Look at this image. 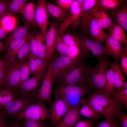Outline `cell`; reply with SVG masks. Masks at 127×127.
I'll return each mask as SVG.
<instances>
[{"mask_svg":"<svg viewBox=\"0 0 127 127\" xmlns=\"http://www.w3.org/2000/svg\"><path fill=\"white\" fill-rule=\"evenodd\" d=\"M104 42L105 47L110 52L111 55L115 60L120 61L122 54L124 52H126L124 47L119 42L106 33Z\"/></svg>","mask_w":127,"mask_h":127,"instance_id":"ffe728a7","label":"cell"},{"mask_svg":"<svg viewBox=\"0 0 127 127\" xmlns=\"http://www.w3.org/2000/svg\"><path fill=\"white\" fill-rule=\"evenodd\" d=\"M81 108L79 112L81 116L94 120H96L102 116L96 111L87 102L86 100L81 99L80 102Z\"/></svg>","mask_w":127,"mask_h":127,"instance_id":"83f0119b","label":"cell"},{"mask_svg":"<svg viewBox=\"0 0 127 127\" xmlns=\"http://www.w3.org/2000/svg\"><path fill=\"white\" fill-rule=\"evenodd\" d=\"M80 107V103L71 107L63 118L54 127H74L81 119L79 112Z\"/></svg>","mask_w":127,"mask_h":127,"instance_id":"2e32d148","label":"cell"},{"mask_svg":"<svg viewBox=\"0 0 127 127\" xmlns=\"http://www.w3.org/2000/svg\"><path fill=\"white\" fill-rule=\"evenodd\" d=\"M77 1L81 7L84 2L85 0H77Z\"/></svg>","mask_w":127,"mask_h":127,"instance_id":"9f6ffc18","label":"cell"},{"mask_svg":"<svg viewBox=\"0 0 127 127\" xmlns=\"http://www.w3.org/2000/svg\"><path fill=\"white\" fill-rule=\"evenodd\" d=\"M82 58L80 57L71 58L67 56H54L50 61L55 81L58 82L63 79L77 66Z\"/></svg>","mask_w":127,"mask_h":127,"instance_id":"8992f818","label":"cell"},{"mask_svg":"<svg viewBox=\"0 0 127 127\" xmlns=\"http://www.w3.org/2000/svg\"><path fill=\"white\" fill-rule=\"evenodd\" d=\"M98 0H85L81 8L79 31L81 35L90 38L88 30V25L93 12V8Z\"/></svg>","mask_w":127,"mask_h":127,"instance_id":"4fadbf2b","label":"cell"},{"mask_svg":"<svg viewBox=\"0 0 127 127\" xmlns=\"http://www.w3.org/2000/svg\"><path fill=\"white\" fill-rule=\"evenodd\" d=\"M116 118L106 119L103 121L97 123L96 127H120L118 122Z\"/></svg>","mask_w":127,"mask_h":127,"instance_id":"f35d334b","label":"cell"},{"mask_svg":"<svg viewBox=\"0 0 127 127\" xmlns=\"http://www.w3.org/2000/svg\"><path fill=\"white\" fill-rule=\"evenodd\" d=\"M35 6L32 3L28 2L25 7L21 14L24 21L31 27L37 28L39 26L35 19Z\"/></svg>","mask_w":127,"mask_h":127,"instance_id":"cb8c5ba5","label":"cell"},{"mask_svg":"<svg viewBox=\"0 0 127 127\" xmlns=\"http://www.w3.org/2000/svg\"><path fill=\"white\" fill-rule=\"evenodd\" d=\"M29 60V63L31 73L35 76L41 72L39 70L33 56L30 55L28 57Z\"/></svg>","mask_w":127,"mask_h":127,"instance_id":"b9f144b4","label":"cell"},{"mask_svg":"<svg viewBox=\"0 0 127 127\" xmlns=\"http://www.w3.org/2000/svg\"><path fill=\"white\" fill-rule=\"evenodd\" d=\"M94 123V120H80L78 121L74 127H93Z\"/></svg>","mask_w":127,"mask_h":127,"instance_id":"bcb514c9","label":"cell"},{"mask_svg":"<svg viewBox=\"0 0 127 127\" xmlns=\"http://www.w3.org/2000/svg\"><path fill=\"white\" fill-rule=\"evenodd\" d=\"M30 34H29L27 39L20 47L17 53L19 62H22L24 60L30 55V51L29 40Z\"/></svg>","mask_w":127,"mask_h":127,"instance_id":"e575fe53","label":"cell"},{"mask_svg":"<svg viewBox=\"0 0 127 127\" xmlns=\"http://www.w3.org/2000/svg\"><path fill=\"white\" fill-rule=\"evenodd\" d=\"M35 36L37 44V57L47 62L48 52L45 37L41 32L37 33Z\"/></svg>","mask_w":127,"mask_h":127,"instance_id":"4dcf8cb0","label":"cell"},{"mask_svg":"<svg viewBox=\"0 0 127 127\" xmlns=\"http://www.w3.org/2000/svg\"><path fill=\"white\" fill-rule=\"evenodd\" d=\"M91 68L80 60L75 67L58 82V86L82 85L88 86Z\"/></svg>","mask_w":127,"mask_h":127,"instance_id":"5b68a950","label":"cell"},{"mask_svg":"<svg viewBox=\"0 0 127 127\" xmlns=\"http://www.w3.org/2000/svg\"><path fill=\"white\" fill-rule=\"evenodd\" d=\"M22 62L15 61L8 64L4 71V78L3 85L9 89H16L20 81V70Z\"/></svg>","mask_w":127,"mask_h":127,"instance_id":"30bf717a","label":"cell"},{"mask_svg":"<svg viewBox=\"0 0 127 127\" xmlns=\"http://www.w3.org/2000/svg\"><path fill=\"white\" fill-rule=\"evenodd\" d=\"M73 0H58L56 3L58 6L67 11H68Z\"/></svg>","mask_w":127,"mask_h":127,"instance_id":"7bdbcfd3","label":"cell"},{"mask_svg":"<svg viewBox=\"0 0 127 127\" xmlns=\"http://www.w3.org/2000/svg\"><path fill=\"white\" fill-rule=\"evenodd\" d=\"M120 68L123 72L127 77V54L124 52L122 55L121 60Z\"/></svg>","mask_w":127,"mask_h":127,"instance_id":"f6af8a7d","label":"cell"},{"mask_svg":"<svg viewBox=\"0 0 127 127\" xmlns=\"http://www.w3.org/2000/svg\"><path fill=\"white\" fill-rule=\"evenodd\" d=\"M46 72L45 70L28 79L19 86L17 89V98H33L39 88L40 84Z\"/></svg>","mask_w":127,"mask_h":127,"instance_id":"9c48e42d","label":"cell"},{"mask_svg":"<svg viewBox=\"0 0 127 127\" xmlns=\"http://www.w3.org/2000/svg\"><path fill=\"white\" fill-rule=\"evenodd\" d=\"M9 125V127H22L17 121H12Z\"/></svg>","mask_w":127,"mask_h":127,"instance_id":"db71d44e","label":"cell"},{"mask_svg":"<svg viewBox=\"0 0 127 127\" xmlns=\"http://www.w3.org/2000/svg\"><path fill=\"white\" fill-rule=\"evenodd\" d=\"M29 34L23 38L12 42L6 49L7 52L3 59L8 64L15 61V59L18 50L28 38Z\"/></svg>","mask_w":127,"mask_h":127,"instance_id":"7402d4cb","label":"cell"},{"mask_svg":"<svg viewBox=\"0 0 127 127\" xmlns=\"http://www.w3.org/2000/svg\"><path fill=\"white\" fill-rule=\"evenodd\" d=\"M122 1L121 0H99L96 4L102 9L111 11L119 8Z\"/></svg>","mask_w":127,"mask_h":127,"instance_id":"d6a6232c","label":"cell"},{"mask_svg":"<svg viewBox=\"0 0 127 127\" xmlns=\"http://www.w3.org/2000/svg\"><path fill=\"white\" fill-rule=\"evenodd\" d=\"M116 118H118L120 127H127V115L120 112Z\"/></svg>","mask_w":127,"mask_h":127,"instance_id":"ee69618b","label":"cell"},{"mask_svg":"<svg viewBox=\"0 0 127 127\" xmlns=\"http://www.w3.org/2000/svg\"><path fill=\"white\" fill-rule=\"evenodd\" d=\"M24 0H6V12L12 15L21 14L28 2Z\"/></svg>","mask_w":127,"mask_h":127,"instance_id":"4316f807","label":"cell"},{"mask_svg":"<svg viewBox=\"0 0 127 127\" xmlns=\"http://www.w3.org/2000/svg\"><path fill=\"white\" fill-rule=\"evenodd\" d=\"M31 27L24 24L15 28L11 33L4 39L5 47L6 49L12 41L20 39L29 34V30Z\"/></svg>","mask_w":127,"mask_h":127,"instance_id":"603a6c76","label":"cell"},{"mask_svg":"<svg viewBox=\"0 0 127 127\" xmlns=\"http://www.w3.org/2000/svg\"><path fill=\"white\" fill-rule=\"evenodd\" d=\"M10 32L4 28L0 26V40L4 39Z\"/></svg>","mask_w":127,"mask_h":127,"instance_id":"f907efd6","label":"cell"},{"mask_svg":"<svg viewBox=\"0 0 127 127\" xmlns=\"http://www.w3.org/2000/svg\"><path fill=\"white\" fill-rule=\"evenodd\" d=\"M76 38L78 46L84 57H91L99 60L111 55L105 46L97 41L86 36L74 33Z\"/></svg>","mask_w":127,"mask_h":127,"instance_id":"3957f363","label":"cell"},{"mask_svg":"<svg viewBox=\"0 0 127 127\" xmlns=\"http://www.w3.org/2000/svg\"><path fill=\"white\" fill-rule=\"evenodd\" d=\"M111 63L108 56L98 60L97 65L91 68L88 86L95 91L103 92L105 83L106 75Z\"/></svg>","mask_w":127,"mask_h":127,"instance_id":"277c9868","label":"cell"},{"mask_svg":"<svg viewBox=\"0 0 127 127\" xmlns=\"http://www.w3.org/2000/svg\"><path fill=\"white\" fill-rule=\"evenodd\" d=\"M20 124L22 127H47L43 121L30 119H25L20 120Z\"/></svg>","mask_w":127,"mask_h":127,"instance_id":"8d00e7d4","label":"cell"},{"mask_svg":"<svg viewBox=\"0 0 127 127\" xmlns=\"http://www.w3.org/2000/svg\"><path fill=\"white\" fill-rule=\"evenodd\" d=\"M61 36L64 41L69 46H78L77 40L74 33L65 32Z\"/></svg>","mask_w":127,"mask_h":127,"instance_id":"74e56055","label":"cell"},{"mask_svg":"<svg viewBox=\"0 0 127 127\" xmlns=\"http://www.w3.org/2000/svg\"><path fill=\"white\" fill-rule=\"evenodd\" d=\"M55 49L57 51L60 55L61 56H67L70 50V46L64 41L61 36L58 33L57 34Z\"/></svg>","mask_w":127,"mask_h":127,"instance_id":"836d02e7","label":"cell"},{"mask_svg":"<svg viewBox=\"0 0 127 127\" xmlns=\"http://www.w3.org/2000/svg\"><path fill=\"white\" fill-rule=\"evenodd\" d=\"M36 102L33 97L17 98L4 106L2 110L5 116L14 117L28 106Z\"/></svg>","mask_w":127,"mask_h":127,"instance_id":"8fae6325","label":"cell"},{"mask_svg":"<svg viewBox=\"0 0 127 127\" xmlns=\"http://www.w3.org/2000/svg\"><path fill=\"white\" fill-rule=\"evenodd\" d=\"M81 8L77 0H73L68 16L57 27V32L59 35L61 36L65 32L72 23L80 24Z\"/></svg>","mask_w":127,"mask_h":127,"instance_id":"7c38bea8","label":"cell"},{"mask_svg":"<svg viewBox=\"0 0 127 127\" xmlns=\"http://www.w3.org/2000/svg\"><path fill=\"white\" fill-rule=\"evenodd\" d=\"M3 112H0V127H9V125L6 121Z\"/></svg>","mask_w":127,"mask_h":127,"instance_id":"681fc988","label":"cell"},{"mask_svg":"<svg viewBox=\"0 0 127 127\" xmlns=\"http://www.w3.org/2000/svg\"><path fill=\"white\" fill-rule=\"evenodd\" d=\"M114 89L113 67L111 64L110 67L106 74L105 85L103 92L105 95L112 99V95L115 91Z\"/></svg>","mask_w":127,"mask_h":127,"instance_id":"f546056e","label":"cell"},{"mask_svg":"<svg viewBox=\"0 0 127 127\" xmlns=\"http://www.w3.org/2000/svg\"><path fill=\"white\" fill-rule=\"evenodd\" d=\"M88 30L91 39L101 44L105 41L106 33L100 26L93 12L90 17Z\"/></svg>","mask_w":127,"mask_h":127,"instance_id":"d6986e66","label":"cell"},{"mask_svg":"<svg viewBox=\"0 0 127 127\" xmlns=\"http://www.w3.org/2000/svg\"><path fill=\"white\" fill-rule=\"evenodd\" d=\"M50 120L52 124H57L63 118L71 108L67 103L61 98L55 96L51 106Z\"/></svg>","mask_w":127,"mask_h":127,"instance_id":"5bb4252c","label":"cell"},{"mask_svg":"<svg viewBox=\"0 0 127 127\" xmlns=\"http://www.w3.org/2000/svg\"><path fill=\"white\" fill-rule=\"evenodd\" d=\"M55 81V76L50 62L44 76L41 85L33 96L36 101L45 102L52 105L53 103L51 98L52 88Z\"/></svg>","mask_w":127,"mask_h":127,"instance_id":"ba28073f","label":"cell"},{"mask_svg":"<svg viewBox=\"0 0 127 127\" xmlns=\"http://www.w3.org/2000/svg\"><path fill=\"white\" fill-rule=\"evenodd\" d=\"M46 8L49 14L59 21L62 22L68 16L69 12L63 9L58 6L45 2Z\"/></svg>","mask_w":127,"mask_h":127,"instance_id":"f1b7e54d","label":"cell"},{"mask_svg":"<svg viewBox=\"0 0 127 127\" xmlns=\"http://www.w3.org/2000/svg\"><path fill=\"white\" fill-rule=\"evenodd\" d=\"M33 57L40 71L41 72L46 70L47 62L41 60L37 56Z\"/></svg>","mask_w":127,"mask_h":127,"instance_id":"7dc6e473","label":"cell"},{"mask_svg":"<svg viewBox=\"0 0 127 127\" xmlns=\"http://www.w3.org/2000/svg\"><path fill=\"white\" fill-rule=\"evenodd\" d=\"M108 29L107 34L119 42L122 45H127V38L125 30L121 26L116 24Z\"/></svg>","mask_w":127,"mask_h":127,"instance_id":"484cf974","label":"cell"},{"mask_svg":"<svg viewBox=\"0 0 127 127\" xmlns=\"http://www.w3.org/2000/svg\"><path fill=\"white\" fill-rule=\"evenodd\" d=\"M31 72L29 60L22 63L20 70V78L19 86L28 79Z\"/></svg>","mask_w":127,"mask_h":127,"instance_id":"d590c367","label":"cell"},{"mask_svg":"<svg viewBox=\"0 0 127 127\" xmlns=\"http://www.w3.org/2000/svg\"><path fill=\"white\" fill-rule=\"evenodd\" d=\"M91 89L88 86L82 85L58 86L53 94L55 97L64 100L71 107L80 103L82 98L89 93Z\"/></svg>","mask_w":127,"mask_h":127,"instance_id":"7a4b0ae2","label":"cell"},{"mask_svg":"<svg viewBox=\"0 0 127 127\" xmlns=\"http://www.w3.org/2000/svg\"><path fill=\"white\" fill-rule=\"evenodd\" d=\"M50 111L46 107L44 102L37 101L26 107L14 117L18 120L25 119L43 121L50 120Z\"/></svg>","mask_w":127,"mask_h":127,"instance_id":"52a82bcc","label":"cell"},{"mask_svg":"<svg viewBox=\"0 0 127 127\" xmlns=\"http://www.w3.org/2000/svg\"><path fill=\"white\" fill-rule=\"evenodd\" d=\"M111 64L113 67L115 89V91H119L122 89L124 86L125 82L124 77L118 61L115 60Z\"/></svg>","mask_w":127,"mask_h":127,"instance_id":"d4e9b609","label":"cell"},{"mask_svg":"<svg viewBox=\"0 0 127 127\" xmlns=\"http://www.w3.org/2000/svg\"><path fill=\"white\" fill-rule=\"evenodd\" d=\"M30 55L33 57H37V44L35 36L30 35L29 40Z\"/></svg>","mask_w":127,"mask_h":127,"instance_id":"ab89813d","label":"cell"},{"mask_svg":"<svg viewBox=\"0 0 127 127\" xmlns=\"http://www.w3.org/2000/svg\"><path fill=\"white\" fill-rule=\"evenodd\" d=\"M45 2L43 0H38L35 6V11L36 21L45 38L49 23V13L46 8Z\"/></svg>","mask_w":127,"mask_h":127,"instance_id":"9a60e30c","label":"cell"},{"mask_svg":"<svg viewBox=\"0 0 127 127\" xmlns=\"http://www.w3.org/2000/svg\"><path fill=\"white\" fill-rule=\"evenodd\" d=\"M58 25L57 23L52 22L49 30L47 31L45 38L48 52L47 62L50 61L54 56L55 45L57 33V29Z\"/></svg>","mask_w":127,"mask_h":127,"instance_id":"ac0fdd59","label":"cell"},{"mask_svg":"<svg viewBox=\"0 0 127 127\" xmlns=\"http://www.w3.org/2000/svg\"><path fill=\"white\" fill-rule=\"evenodd\" d=\"M93 14L100 27L108 29L113 25V20L107 11L102 9L96 4L93 8Z\"/></svg>","mask_w":127,"mask_h":127,"instance_id":"44dd1931","label":"cell"},{"mask_svg":"<svg viewBox=\"0 0 127 127\" xmlns=\"http://www.w3.org/2000/svg\"><path fill=\"white\" fill-rule=\"evenodd\" d=\"M86 100L93 109L106 119L116 118L121 107V104L102 91H95L90 95Z\"/></svg>","mask_w":127,"mask_h":127,"instance_id":"6da1fadb","label":"cell"},{"mask_svg":"<svg viewBox=\"0 0 127 127\" xmlns=\"http://www.w3.org/2000/svg\"><path fill=\"white\" fill-rule=\"evenodd\" d=\"M112 99L115 101L123 104L127 108V82H125L122 89L118 91L115 90L112 95Z\"/></svg>","mask_w":127,"mask_h":127,"instance_id":"1f68e13d","label":"cell"},{"mask_svg":"<svg viewBox=\"0 0 127 127\" xmlns=\"http://www.w3.org/2000/svg\"><path fill=\"white\" fill-rule=\"evenodd\" d=\"M110 15L113 24L119 25L125 31H127V0H122L121 5L118 8L111 10Z\"/></svg>","mask_w":127,"mask_h":127,"instance_id":"e0dca14e","label":"cell"},{"mask_svg":"<svg viewBox=\"0 0 127 127\" xmlns=\"http://www.w3.org/2000/svg\"><path fill=\"white\" fill-rule=\"evenodd\" d=\"M67 56L73 59L79 57L82 58L84 57L81 50L79 47L76 45L70 46L69 52Z\"/></svg>","mask_w":127,"mask_h":127,"instance_id":"60d3db41","label":"cell"},{"mask_svg":"<svg viewBox=\"0 0 127 127\" xmlns=\"http://www.w3.org/2000/svg\"><path fill=\"white\" fill-rule=\"evenodd\" d=\"M6 12L5 0H0V20Z\"/></svg>","mask_w":127,"mask_h":127,"instance_id":"c3c4849f","label":"cell"},{"mask_svg":"<svg viewBox=\"0 0 127 127\" xmlns=\"http://www.w3.org/2000/svg\"><path fill=\"white\" fill-rule=\"evenodd\" d=\"M4 71L0 70V89L3 86L4 80Z\"/></svg>","mask_w":127,"mask_h":127,"instance_id":"f5cc1de1","label":"cell"},{"mask_svg":"<svg viewBox=\"0 0 127 127\" xmlns=\"http://www.w3.org/2000/svg\"><path fill=\"white\" fill-rule=\"evenodd\" d=\"M8 64L5 62L3 60L0 58V70L4 71Z\"/></svg>","mask_w":127,"mask_h":127,"instance_id":"816d5d0a","label":"cell"},{"mask_svg":"<svg viewBox=\"0 0 127 127\" xmlns=\"http://www.w3.org/2000/svg\"><path fill=\"white\" fill-rule=\"evenodd\" d=\"M4 48V44L1 40H0V52L3 51Z\"/></svg>","mask_w":127,"mask_h":127,"instance_id":"11a10c76","label":"cell"}]
</instances>
